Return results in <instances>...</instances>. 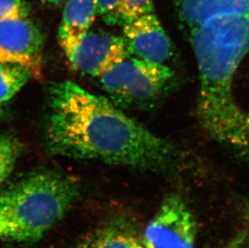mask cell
<instances>
[{
  "label": "cell",
  "mask_w": 249,
  "mask_h": 248,
  "mask_svg": "<svg viewBox=\"0 0 249 248\" xmlns=\"http://www.w3.org/2000/svg\"><path fill=\"white\" fill-rule=\"evenodd\" d=\"M99 78L102 88L116 106L148 110L171 89L174 73L165 64L128 56Z\"/></svg>",
  "instance_id": "277c9868"
},
{
  "label": "cell",
  "mask_w": 249,
  "mask_h": 248,
  "mask_svg": "<svg viewBox=\"0 0 249 248\" xmlns=\"http://www.w3.org/2000/svg\"><path fill=\"white\" fill-rule=\"evenodd\" d=\"M77 248H143L141 238L129 223L115 219L92 232Z\"/></svg>",
  "instance_id": "8fae6325"
},
{
  "label": "cell",
  "mask_w": 249,
  "mask_h": 248,
  "mask_svg": "<svg viewBox=\"0 0 249 248\" xmlns=\"http://www.w3.org/2000/svg\"><path fill=\"white\" fill-rule=\"evenodd\" d=\"M245 217H246L249 227V201L246 202V205H245Z\"/></svg>",
  "instance_id": "ac0fdd59"
},
{
  "label": "cell",
  "mask_w": 249,
  "mask_h": 248,
  "mask_svg": "<svg viewBox=\"0 0 249 248\" xmlns=\"http://www.w3.org/2000/svg\"><path fill=\"white\" fill-rule=\"evenodd\" d=\"M30 12L25 0H0V20L28 18Z\"/></svg>",
  "instance_id": "9a60e30c"
},
{
  "label": "cell",
  "mask_w": 249,
  "mask_h": 248,
  "mask_svg": "<svg viewBox=\"0 0 249 248\" xmlns=\"http://www.w3.org/2000/svg\"><path fill=\"white\" fill-rule=\"evenodd\" d=\"M124 40L130 56L165 64L173 55L171 40L154 13L143 15L123 27Z\"/></svg>",
  "instance_id": "ba28073f"
},
{
  "label": "cell",
  "mask_w": 249,
  "mask_h": 248,
  "mask_svg": "<svg viewBox=\"0 0 249 248\" xmlns=\"http://www.w3.org/2000/svg\"><path fill=\"white\" fill-rule=\"evenodd\" d=\"M97 14L107 24L124 27L153 13V0H96Z\"/></svg>",
  "instance_id": "7c38bea8"
},
{
  "label": "cell",
  "mask_w": 249,
  "mask_h": 248,
  "mask_svg": "<svg viewBox=\"0 0 249 248\" xmlns=\"http://www.w3.org/2000/svg\"><path fill=\"white\" fill-rule=\"evenodd\" d=\"M44 43L42 31L33 20H0V63L25 66L34 74L40 67Z\"/></svg>",
  "instance_id": "8992f818"
},
{
  "label": "cell",
  "mask_w": 249,
  "mask_h": 248,
  "mask_svg": "<svg viewBox=\"0 0 249 248\" xmlns=\"http://www.w3.org/2000/svg\"><path fill=\"white\" fill-rule=\"evenodd\" d=\"M96 15V0H67L58 29L59 44L66 55L79 45Z\"/></svg>",
  "instance_id": "30bf717a"
},
{
  "label": "cell",
  "mask_w": 249,
  "mask_h": 248,
  "mask_svg": "<svg viewBox=\"0 0 249 248\" xmlns=\"http://www.w3.org/2000/svg\"><path fill=\"white\" fill-rule=\"evenodd\" d=\"M245 126H246L248 133L249 135V115H246V116H245Z\"/></svg>",
  "instance_id": "d6986e66"
},
{
  "label": "cell",
  "mask_w": 249,
  "mask_h": 248,
  "mask_svg": "<svg viewBox=\"0 0 249 248\" xmlns=\"http://www.w3.org/2000/svg\"><path fill=\"white\" fill-rule=\"evenodd\" d=\"M33 75V71L25 66L0 63V104L12 99Z\"/></svg>",
  "instance_id": "4fadbf2b"
},
{
  "label": "cell",
  "mask_w": 249,
  "mask_h": 248,
  "mask_svg": "<svg viewBox=\"0 0 249 248\" xmlns=\"http://www.w3.org/2000/svg\"><path fill=\"white\" fill-rule=\"evenodd\" d=\"M41 1L49 2V3H52V4L58 5L62 3L65 0H41Z\"/></svg>",
  "instance_id": "e0dca14e"
},
{
  "label": "cell",
  "mask_w": 249,
  "mask_h": 248,
  "mask_svg": "<svg viewBox=\"0 0 249 248\" xmlns=\"http://www.w3.org/2000/svg\"><path fill=\"white\" fill-rule=\"evenodd\" d=\"M199 71L197 115L207 133L219 143L249 149L246 114L233 96V79L249 51V16H225L191 31Z\"/></svg>",
  "instance_id": "7a4b0ae2"
},
{
  "label": "cell",
  "mask_w": 249,
  "mask_h": 248,
  "mask_svg": "<svg viewBox=\"0 0 249 248\" xmlns=\"http://www.w3.org/2000/svg\"><path fill=\"white\" fill-rule=\"evenodd\" d=\"M21 152V144L9 134L0 136V188L12 174Z\"/></svg>",
  "instance_id": "5bb4252c"
},
{
  "label": "cell",
  "mask_w": 249,
  "mask_h": 248,
  "mask_svg": "<svg viewBox=\"0 0 249 248\" xmlns=\"http://www.w3.org/2000/svg\"><path fill=\"white\" fill-rule=\"evenodd\" d=\"M245 234H239L235 239L231 240L227 246L223 248H240L242 246L243 243L245 241Z\"/></svg>",
  "instance_id": "2e32d148"
},
{
  "label": "cell",
  "mask_w": 249,
  "mask_h": 248,
  "mask_svg": "<svg viewBox=\"0 0 249 248\" xmlns=\"http://www.w3.org/2000/svg\"><path fill=\"white\" fill-rule=\"evenodd\" d=\"M2 108L0 107V115H1V114H2Z\"/></svg>",
  "instance_id": "ffe728a7"
},
{
  "label": "cell",
  "mask_w": 249,
  "mask_h": 248,
  "mask_svg": "<svg viewBox=\"0 0 249 248\" xmlns=\"http://www.w3.org/2000/svg\"><path fill=\"white\" fill-rule=\"evenodd\" d=\"M128 56L124 37L104 31H89L66 55L74 71L99 77Z\"/></svg>",
  "instance_id": "52a82bcc"
},
{
  "label": "cell",
  "mask_w": 249,
  "mask_h": 248,
  "mask_svg": "<svg viewBox=\"0 0 249 248\" xmlns=\"http://www.w3.org/2000/svg\"><path fill=\"white\" fill-rule=\"evenodd\" d=\"M197 227L183 199L169 195L163 200L142 235L143 248H195Z\"/></svg>",
  "instance_id": "5b68a950"
},
{
  "label": "cell",
  "mask_w": 249,
  "mask_h": 248,
  "mask_svg": "<svg viewBox=\"0 0 249 248\" xmlns=\"http://www.w3.org/2000/svg\"><path fill=\"white\" fill-rule=\"evenodd\" d=\"M78 195L77 181L55 170L17 179L0 194V240L37 241L68 213Z\"/></svg>",
  "instance_id": "3957f363"
},
{
  "label": "cell",
  "mask_w": 249,
  "mask_h": 248,
  "mask_svg": "<svg viewBox=\"0 0 249 248\" xmlns=\"http://www.w3.org/2000/svg\"><path fill=\"white\" fill-rule=\"evenodd\" d=\"M176 10L191 32L217 17L249 16V0H176Z\"/></svg>",
  "instance_id": "9c48e42d"
},
{
  "label": "cell",
  "mask_w": 249,
  "mask_h": 248,
  "mask_svg": "<svg viewBox=\"0 0 249 248\" xmlns=\"http://www.w3.org/2000/svg\"><path fill=\"white\" fill-rule=\"evenodd\" d=\"M46 143L53 154L135 169H165L171 143L125 115L111 101L71 81L50 89Z\"/></svg>",
  "instance_id": "6da1fadb"
}]
</instances>
